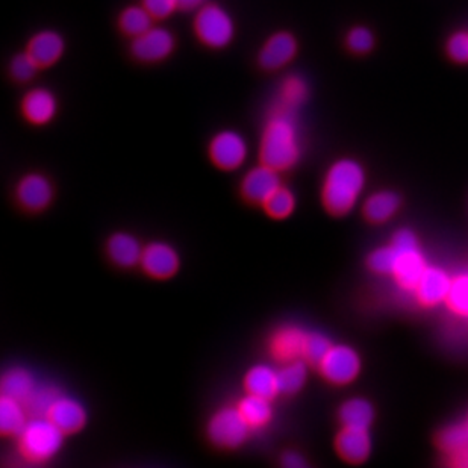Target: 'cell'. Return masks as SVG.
Wrapping results in <instances>:
<instances>
[{
	"label": "cell",
	"instance_id": "1",
	"mask_svg": "<svg viewBox=\"0 0 468 468\" xmlns=\"http://www.w3.org/2000/svg\"><path fill=\"white\" fill-rule=\"evenodd\" d=\"M301 129L297 111L276 102L261 135V163L279 172H287L301 161Z\"/></svg>",
	"mask_w": 468,
	"mask_h": 468
},
{
	"label": "cell",
	"instance_id": "2",
	"mask_svg": "<svg viewBox=\"0 0 468 468\" xmlns=\"http://www.w3.org/2000/svg\"><path fill=\"white\" fill-rule=\"evenodd\" d=\"M366 186V172L355 159H338L327 170L322 186L323 207L332 216L341 217L355 208Z\"/></svg>",
	"mask_w": 468,
	"mask_h": 468
},
{
	"label": "cell",
	"instance_id": "3",
	"mask_svg": "<svg viewBox=\"0 0 468 468\" xmlns=\"http://www.w3.org/2000/svg\"><path fill=\"white\" fill-rule=\"evenodd\" d=\"M64 440L66 433L48 417H31L18 433V455L29 464H45L61 452Z\"/></svg>",
	"mask_w": 468,
	"mask_h": 468
},
{
	"label": "cell",
	"instance_id": "4",
	"mask_svg": "<svg viewBox=\"0 0 468 468\" xmlns=\"http://www.w3.org/2000/svg\"><path fill=\"white\" fill-rule=\"evenodd\" d=\"M396 250L393 278L405 292H414L424 270L428 269L426 258L420 249L416 234L410 229L396 232L391 241Z\"/></svg>",
	"mask_w": 468,
	"mask_h": 468
},
{
	"label": "cell",
	"instance_id": "5",
	"mask_svg": "<svg viewBox=\"0 0 468 468\" xmlns=\"http://www.w3.org/2000/svg\"><path fill=\"white\" fill-rule=\"evenodd\" d=\"M252 428L244 420L239 407H223L217 410L209 419L207 435L209 441L218 449L234 451L243 446L250 437Z\"/></svg>",
	"mask_w": 468,
	"mask_h": 468
},
{
	"label": "cell",
	"instance_id": "6",
	"mask_svg": "<svg viewBox=\"0 0 468 468\" xmlns=\"http://www.w3.org/2000/svg\"><path fill=\"white\" fill-rule=\"evenodd\" d=\"M195 31L205 46L223 49L234 40V18L220 5L205 4L196 14Z\"/></svg>",
	"mask_w": 468,
	"mask_h": 468
},
{
	"label": "cell",
	"instance_id": "7",
	"mask_svg": "<svg viewBox=\"0 0 468 468\" xmlns=\"http://www.w3.org/2000/svg\"><path fill=\"white\" fill-rule=\"evenodd\" d=\"M320 375L329 384L345 387L354 382L361 373V356L347 345H334L318 364Z\"/></svg>",
	"mask_w": 468,
	"mask_h": 468
},
{
	"label": "cell",
	"instance_id": "8",
	"mask_svg": "<svg viewBox=\"0 0 468 468\" xmlns=\"http://www.w3.org/2000/svg\"><path fill=\"white\" fill-rule=\"evenodd\" d=\"M249 155L246 138L234 129H223L209 143V158L220 170L232 172L241 167Z\"/></svg>",
	"mask_w": 468,
	"mask_h": 468
},
{
	"label": "cell",
	"instance_id": "9",
	"mask_svg": "<svg viewBox=\"0 0 468 468\" xmlns=\"http://www.w3.org/2000/svg\"><path fill=\"white\" fill-rule=\"evenodd\" d=\"M140 267L147 276L165 281L173 278L181 269V257L173 244L158 239L144 246Z\"/></svg>",
	"mask_w": 468,
	"mask_h": 468
},
{
	"label": "cell",
	"instance_id": "10",
	"mask_svg": "<svg viewBox=\"0 0 468 468\" xmlns=\"http://www.w3.org/2000/svg\"><path fill=\"white\" fill-rule=\"evenodd\" d=\"M53 195L52 182L43 173H27L20 177L16 186V199L27 212H41L49 208Z\"/></svg>",
	"mask_w": 468,
	"mask_h": 468
},
{
	"label": "cell",
	"instance_id": "11",
	"mask_svg": "<svg viewBox=\"0 0 468 468\" xmlns=\"http://www.w3.org/2000/svg\"><path fill=\"white\" fill-rule=\"evenodd\" d=\"M308 332L299 324H283L271 334L269 340V354L279 364L303 359Z\"/></svg>",
	"mask_w": 468,
	"mask_h": 468
},
{
	"label": "cell",
	"instance_id": "12",
	"mask_svg": "<svg viewBox=\"0 0 468 468\" xmlns=\"http://www.w3.org/2000/svg\"><path fill=\"white\" fill-rule=\"evenodd\" d=\"M281 186H282L281 172L270 167L267 164L261 163L244 175L241 181V195L250 204L262 207L270 196Z\"/></svg>",
	"mask_w": 468,
	"mask_h": 468
},
{
	"label": "cell",
	"instance_id": "13",
	"mask_svg": "<svg viewBox=\"0 0 468 468\" xmlns=\"http://www.w3.org/2000/svg\"><path fill=\"white\" fill-rule=\"evenodd\" d=\"M175 36L161 27H152L142 36L135 37L133 41V57L143 62L163 61L175 50Z\"/></svg>",
	"mask_w": 468,
	"mask_h": 468
},
{
	"label": "cell",
	"instance_id": "14",
	"mask_svg": "<svg viewBox=\"0 0 468 468\" xmlns=\"http://www.w3.org/2000/svg\"><path fill=\"white\" fill-rule=\"evenodd\" d=\"M297 55V40L290 32H274L261 48L258 62L264 70H279Z\"/></svg>",
	"mask_w": 468,
	"mask_h": 468
},
{
	"label": "cell",
	"instance_id": "15",
	"mask_svg": "<svg viewBox=\"0 0 468 468\" xmlns=\"http://www.w3.org/2000/svg\"><path fill=\"white\" fill-rule=\"evenodd\" d=\"M452 279L453 278L447 273L446 270L428 265V269L424 270L414 290L417 302L420 305L428 306V308L446 303L447 296L451 292Z\"/></svg>",
	"mask_w": 468,
	"mask_h": 468
},
{
	"label": "cell",
	"instance_id": "16",
	"mask_svg": "<svg viewBox=\"0 0 468 468\" xmlns=\"http://www.w3.org/2000/svg\"><path fill=\"white\" fill-rule=\"evenodd\" d=\"M373 449L368 429L343 426L335 437V451L349 464H361L368 460Z\"/></svg>",
	"mask_w": 468,
	"mask_h": 468
},
{
	"label": "cell",
	"instance_id": "17",
	"mask_svg": "<svg viewBox=\"0 0 468 468\" xmlns=\"http://www.w3.org/2000/svg\"><path fill=\"white\" fill-rule=\"evenodd\" d=\"M46 417L57 424L66 435L80 432L89 420L84 405L78 399L64 394L53 402Z\"/></svg>",
	"mask_w": 468,
	"mask_h": 468
},
{
	"label": "cell",
	"instance_id": "18",
	"mask_svg": "<svg viewBox=\"0 0 468 468\" xmlns=\"http://www.w3.org/2000/svg\"><path fill=\"white\" fill-rule=\"evenodd\" d=\"M143 246L140 239L133 234L120 230L111 235L106 241V253L112 264L120 269H133L140 265L143 255Z\"/></svg>",
	"mask_w": 468,
	"mask_h": 468
},
{
	"label": "cell",
	"instance_id": "19",
	"mask_svg": "<svg viewBox=\"0 0 468 468\" xmlns=\"http://www.w3.org/2000/svg\"><path fill=\"white\" fill-rule=\"evenodd\" d=\"M22 112L29 123L38 124V126L50 123L58 112L57 98L50 90L43 87L32 89L23 98Z\"/></svg>",
	"mask_w": 468,
	"mask_h": 468
},
{
	"label": "cell",
	"instance_id": "20",
	"mask_svg": "<svg viewBox=\"0 0 468 468\" xmlns=\"http://www.w3.org/2000/svg\"><path fill=\"white\" fill-rule=\"evenodd\" d=\"M64 49H66V41L61 34L50 29L37 32L27 45V52L40 67H50L59 61Z\"/></svg>",
	"mask_w": 468,
	"mask_h": 468
},
{
	"label": "cell",
	"instance_id": "21",
	"mask_svg": "<svg viewBox=\"0 0 468 468\" xmlns=\"http://www.w3.org/2000/svg\"><path fill=\"white\" fill-rule=\"evenodd\" d=\"M244 388L246 393L273 400L281 394L278 368H274L270 364H257L250 367L244 375Z\"/></svg>",
	"mask_w": 468,
	"mask_h": 468
},
{
	"label": "cell",
	"instance_id": "22",
	"mask_svg": "<svg viewBox=\"0 0 468 468\" xmlns=\"http://www.w3.org/2000/svg\"><path fill=\"white\" fill-rule=\"evenodd\" d=\"M37 387L38 384L32 371L25 367H11L4 371L0 379V396H6L25 403L31 398Z\"/></svg>",
	"mask_w": 468,
	"mask_h": 468
},
{
	"label": "cell",
	"instance_id": "23",
	"mask_svg": "<svg viewBox=\"0 0 468 468\" xmlns=\"http://www.w3.org/2000/svg\"><path fill=\"white\" fill-rule=\"evenodd\" d=\"M31 419L27 405L16 399L0 398V432L4 437L17 438Z\"/></svg>",
	"mask_w": 468,
	"mask_h": 468
},
{
	"label": "cell",
	"instance_id": "24",
	"mask_svg": "<svg viewBox=\"0 0 468 468\" xmlns=\"http://www.w3.org/2000/svg\"><path fill=\"white\" fill-rule=\"evenodd\" d=\"M400 208V197L394 191H378L366 200L364 216L375 225L391 220Z\"/></svg>",
	"mask_w": 468,
	"mask_h": 468
},
{
	"label": "cell",
	"instance_id": "25",
	"mask_svg": "<svg viewBox=\"0 0 468 468\" xmlns=\"http://www.w3.org/2000/svg\"><path fill=\"white\" fill-rule=\"evenodd\" d=\"M273 400L246 393L239 399L237 407L252 429H262L273 420Z\"/></svg>",
	"mask_w": 468,
	"mask_h": 468
},
{
	"label": "cell",
	"instance_id": "26",
	"mask_svg": "<svg viewBox=\"0 0 468 468\" xmlns=\"http://www.w3.org/2000/svg\"><path fill=\"white\" fill-rule=\"evenodd\" d=\"M338 419L347 428L368 429L375 420V408L366 399H349L338 410Z\"/></svg>",
	"mask_w": 468,
	"mask_h": 468
},
{
	"label": "cell",
	"instance_id": "27",
	"mask_svg": "<svg viewBox=\"0 0 468 468\" xmlns=\"http://www.w3.org/2000/svg\"><path fill=\"white\" fill-rule=\"evenodd\" d=\"M308 366L305 359H297L292 363L281 364L278 368L279 388L281 394H297L305 387L308 379Z\"/></svg>",
	"mask_w": 468,
	"mask_h": 468
},
{
	"label": "cell",
	"instance_id": "28",
	"mask_svg": "<svg viewBox=\"0 0 468 468\" xmlns=\"http://www.w3.org/2000/svg\"><path fill=\"white\" fill-rule=\"evenodd\" d=\"M154 20L155 18L152 17V14L147 11L144 5H133L120 14V29L126 36L135 38L144 34L147 29H151L154 27Z\"/></svg>",
	"mask_w": 468,
	"mask_h": 468
},
{
	"label": "cell",
	"instance_id": "29",
	"mask_svg": "<svg viewBox=\"0 0 468 468\" xmlns=\"http://www.w3.org/2000/svg\"><path fill=\"white\" fill-rule=\"evenodd\" d=\"M310 94V89L306 80L299 75H290L285 78L281 89H279L278 101L281 105L299 111L301 106L306 102Z\"/></svg>",
	"mask_w": 468,
	"mask_h": 468
},
{
	"label": "cell",
	"instance_id": "30",
	"mask_svg": "<svg viewBox=\"0 0 468 468\" xmlns=\"http://www.w3.org/2000/svg\"><path fill=\"white\" fill-rule=\"evenodd\" d=\"M296 196L287 186H281L270 196L267 202L262 205V208L267 212V216L274 220H283L292 216L296 209Z\"/></svg>",
	"mask_w": 468,
	"mask_h": 468
},
{
	"label": "cell",
	"instance_id": "31",
	"mask_svg": "<svg viewBox=\"0 0 468 468\" xmlns=\"http://www.w3.org/2000/svg\"><path fill=\"white\" fill-rule=\"evenodd\" d=\"M437 444L446 455L468 447V424H451L438 433Z\"/></svg>",
	"mask_w": 468,
	"mask_h": 468
},
{
	"label": "cell",
	"instance_id": "32",
	"mask_svg": "<svg viewBox=\"0 0 468 468\" xmlns=\"http://www.w3.org/2000/svg\"><path fill=\"white\" fill-rule=\"evenodd\" d=\"M446 303L452 313L460 317H468V271L452 279L451 292Z\"/></svg>",
	"mask_w": 468,
	"mask_h": 468
},
{
	"label": "cell",
	"instance_id": "33",
	"mask_svg": "<svg viewBox=\"0 0 468 468\" xmlns=\"http://www.w3.org/2000/svg\"><path fill=\"white\" fill-rule=\"evenodd\" d=\"M59 396H61V391L57 387L38 385L25 405H27L31 417L48 416V411Z\"/></svg>",
	"mask_w": 468,
	"mask_h": 468
},
{
	"label": "cell",
	"instance_id": "34",
	"mask_svg": "<svg viewBox=\"0 0 468 468\" xmlns=\"http://www.w3.org/2000/svg\"><path fill=\"white\" fill-rule=\"evenodd\" d=\"M332 343L329 336L322 332L310 331L306 336L305 349H303V359L310 366H318L327 352L331 350Z\"/></svg>",
	"mask_w": 468,
	"mask_h": 468
},
{
	"label": "cell",
	"instance_id": "35",
	"mask_svg": "<svg viewBox=\"0 0 468 468\" xmlns=\"http://www.w3.org/2000/svg\"><path fill=\"white\" fill-rule=\"evenodd\" d=\"M368 269L376 274L382 276H393L394 265H396V250L393 246H385V248L376 249L367 258Z\"/></svg>",
	"mask_w": 468,
	"mask_h": 468
},
{
	"label": "cell",
	"instance_id": "36",
	"mask_svg": "<svg viewBox=\"0 0 468 468\" xmlns=\"http://www.w3.org/2000/svg\"><path fill=\"white\" fill-rule=\"evenodd\" d=\"M11 76L18 82H27V80H34L37 71L40 66L37 64L36 59L29 55V52L18 53L13 58L11 61Z\"/></svg>",
	"mask_w": 468,
	"mask_h": 468
},
{
	"label": "cell",
	"instance_id": "37",
	"mask_svg": "<svg viewBox=\"0 0 468 468\" xmlns=\"http://www.w3.org/2000/svg\"><path fill=\"white\" fill-rule=\"evenodd\" d=\"M347 46L349 49L358 55L370 52L375 46V37L368 27H356L347 36Z\"/></svg>",
	"mask_w": 468,
	"mask_h": 468
},
{
	"label": "cell",
	"instance_id": "38",
	"mask_svg": "<svg viewBox=\"0 0 468 468\" xmlns=\"http://www.w3.org/2000/svg\"><path fill=\"white\" fill-rule=\"evenodd\" d=\"M447 50L452 59L468 62V32H456L447 43Z\"/></svg>",
	"mask_w": 468,
	"mask_h": 468
},
{
	"label": "cell",
	"instance_id": "39",
	"mask_svg": "<svg viewBox=\"0 0 468 468\" xmlns=\"http://www.w3.org/2000/svg\"><path fill=\"white\" fill-rule=\"evenodd\" d=\"M143 5L156 20L170 17L176 9H179L177 0H143Z\"/></svg>",
	"mask_w": 468,
	"mask_h": 468
},
{
	"label": "cell",
	"instance_id": "40",
	"mask_svg": "<svg viewBox=\"0 0 468 468\" xmlns=\"http://www.w3.org/2000/svg\"><path fill=\"white\" fill-rule=\"evenodd\" d=\"M281 464L287 468H306L308 467V461L305 456L302 455L301 452L287 451L283 452L281 456Z\"/></svg>",
	"mask_w": 468,
	"mask_h": 468
},
{
	"label": "cell",
	"instance_id": "41",
	"mask_svg": "<svg viewBox=\"0 0 468 468\" xmlns=\"http://www.w3.org/2000/svg\"><path fill=\"white\" fill-rule=\"evenodd\" d=\"M447 456H449V464H451L452 467L468 468V447Z\"/></svg>",
	"mask_w": 468,
	"mask_h": 468
},
{
	"label": "cell",
	"instance_id": "42",
	"mask_svg": "<svg viewBox=\"0 0 468 468\" xmlns=\"http://www.w3.org/2000/svg\"><path fill=\"white\" fill-rule=\"evenodd\" d=\"M205 4H207V0H177L179 9H184V11H197Z\"/></svg>",
	"mask_w": 468,
	"mask_h": 468
},
{
	"label": "cell",
	"instance_id": "43",
	"mask_svg": "<svg viewBox=\"0 0 468 468\" xmlns=\"http://www.w3.org/2000/svg\"><path fill=\"white\" fill-rule=\"evenodd\" d=\"M467 424H468V419H467Z\"/></svg>",
	"mask_w": 468,
	"mask_h": 468
}]
</instances>
